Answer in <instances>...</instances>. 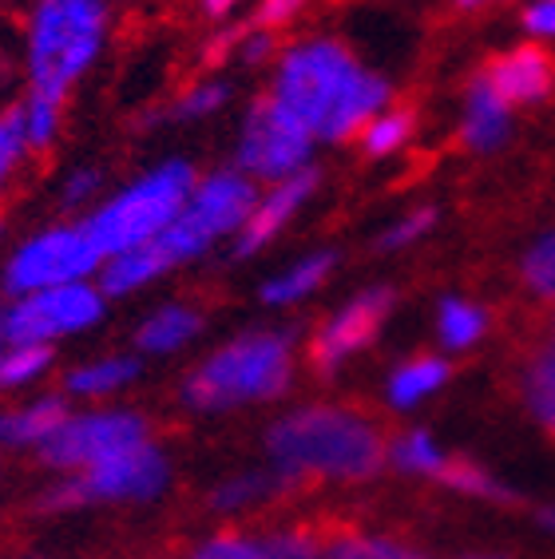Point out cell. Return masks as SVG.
I'll list each match as a JSON object with an SVG mask.
<instances>
[{"label": "cell", "mask_w": 555, "mask_h": 559, "mask_svg": "<svg viewBox=\"0 0 555 559\" xmlns=\"http://www.w3.org/2000/svg\"><path fill=\"white\" fill-rule=\"evenodd\" d=\"M267 96L286 111L318 147H342L381 108L393 104V80L369 68L353 44L330 33L298 36L278 48Z\"/></svg>", "instance_id": "6da1fadb"}, {"label": "cell", "mask_w": 555, "mask_h": 559, "mask_svg": "<svg viewBox=\"0 0 555 559\" xmlns=\"http://www.w3.org/2000/svg\"><path fill=\"white\" fill-rule=\"evenodd\" d=\"M389 432L345 401H302L262 432V468L286 488H362L385 473Z\"/></svg>", "instance_id": "7a4b0ae2"}, {"label": "cell", "mask_w": 555, "mask_h": 559, "mask_svg": "<svg viewBox=\"0 0 555 559\" xmlns=\"http://www.w3.org/2000/svg\"><path fill=\"white\" fill-rule=\"evenodd\" d=\"M302 373V337L286 325H250L211 345L179 377V405L194 417L262 409L286 401Z\"/></svg>", "instance_id": "3957f363"}, {"label": "cell", "mask_w": 555, "mask_h": 559, "mask_svg": "<svg viewBox=\"0 0 555 559\" xmlns=\"http://www.w3.org/2000/svg\"><path fill=\"white\" fill-rule=\"evenodd\" d=\"M116 40L111 0H24L16 72L28 96L68 104Z\"/></svg>", "instance_id": "277c9868"}, {"label": "cell", "mask_w": 555, "mask_h": 559, "mask_svg": "<svg viewBox=\"0 0 555 559\" xmlns=\"http://www.w3.org/2000/svg\"><path fill=\"white\" fill-rule=\"evenodd\" d=\"M194 179H199V167L191 159L167 155L111 187L80 223L104 259L151 247L179 218L187 194L194 191Z\"/></svg>", "instance_id": "5b68a950"}, {"label": "cell", "mask_w": 555, "mask_h": 559, "mask_svg": "<svg viewBox=\"0 0 555 559\" xmlns=\"http://www.w3.org/2000/svg\"><path fill=\"white\" fill-rule=\"evenodd\" d=\"M255 194L258 187L246 175H238L231 163L226 167H211V171H199L194 191L187 194L179 218L151 247L160 250V259L167 262L172 274L182 266L211 259L219 247L235 242L246 215H250V206H255Z\"/></svg>", "instance_id": "8992f818"}, {"label": "cell", "mask_w": 555, "mask_h": 559, "mask_svg": "<svg viewBox=\"0 0 555 559\" xmlns=\"http://www.w3.org/2000/svg\"><path fill=\"white\" fill-rule=\"evenodd\" d=\"M175 485V461L160 441L128 449L111 461L84 468L75 476H56V485L44 488L40 512L68 516L84 508H143L160 504Z\"/></svg>", "instance_id": "52a82bcc"}, {"label": "cell", "mask_w": 555, "mask_h": 559, "mask_svg": "<svg viewBox=\"0 0 555 559\" xmlns=\"http://www.w3.org/2000/svg\"><path fill=\"white\" fill-rule=\"evenodd\" d=\"M104 254L80 218H56L16 238L0 259V298L56 290L72 282H96Z\"/></svg>", "instance_id": "ba28073f"}, {"label": "cell", "mask_w": 555, "mask_h": 559, "mask_svg": "<svg viewBox=\"0 0 555 559\" xmlns=\"http://www.w3.org/2000/svg\"><path fill=\"white\" fill-rule=\"evenodd\" d=\"M147 441H155V425L135 405H72L36 461L52 476H75Z\"/></svg>", "instance_id": "9c48e42d"}, {"label": "cell", "mask_w": 555, "mask_h": 559, "mask_svg": "<svg viewBox=\"0 0 555 559\" xmlns=\"http://www.w3.org/2000/svg\"><path fill=\"white\" fill-rule=\"evenodd\" d=\"M393 313H397V290L389 282H374V286L353 290L350 298L338 301L314 325V334L302 345V366H310V373L321 377V381L342 377L357 357H365L381 342L385 325L393 322Z\"/></svg>", "instance_id": "30bf717a"}, {"label": "cell", "mask_w": 555, "mask_h": 559, "mask_svg": "<svg viewBox=\"0 0 555 559\" xmlns=\"http://www.w3.org/2000/svg\"><path fill=\"white\" fill-rule=\"evenodd\" d=\"M314 155H318V143L278 108L267 92H258L243 108L235 147H231V167L246 175L255 187L282 183V179L310 171V167H318Z\"/></svg>", "instance_id": "8fae6325"}, {"label": "cell", "mask_w": 555, "mask_h": 559, "mask_svg": "<svg viewBox=\"0 0 555 559\" xmlns=\"http://www.w3.org/2000/svg\"><path fill=\"white\" fill-rule=\"evenodd\" d=\"M107 310H111V298L99 290V282H72L56 290L4 298V325L12 342L60 349L64 342L96 334L107 322Z\"/></svg>", "instance_id": "7c38bea8"}, {"label": "cell", "mask_w": 555, "mask_h": 559, "mask_svg": "<svg viewBox=\"0 0 555 559\" xmlns=\"http://www.w3.org/2000/svg\"><path fill=\"white\" fill-rule=\"evenodd\" d=\"M318 191H321V171H318V167L294 175V179H282V183L258 187L255 206H250V215H246L243 230H238L235 242H231V259L246 262V259L267 254L278 238L298 223L302 211L318 199Z\"/></svg>", "instance_id": "4fadbf2b"}, {"label": "cell", "mask_w": 555, "mask_h": 559, "mask_svg": "<svg viewBox=\"0 0 555 559\" xmlns=\"http://www.w3.org/2000/svg\"><path fill=\"white\" fill-rule=\"evenodd\" d=\"M481 75L512 111L540 108L555 96V56L544 44H512V48L492 56L481 68Z\"/></svg>", "instance_id": "5bb4252c"}, {"label": "cell", "mask_w": 555, "mask_h": 559, "mask_svg": "<svg viewBox=\"0 0 555 559\" xmlns=\"http://www.w3.org/2000/svg\"><path fill=\"white\" fill-rule=\"evenodd\" d=\"M143 357L131 349H104V354H87L60 373V397L68 405H119L123 393L139 385L143 377Z\"/></svg>", "instance_id": "9a60e30c"}, {"label": "cell", "mask_w": 555, "mask_h": 559, "mask_svg": "<svg viewBox=\"0 0 555 559\" xmlns=\"http://www.w3.org/2000/svg\"><path fill=\"white\" fill-rule=\"evenodd\" d=\"M206 334V310L191 298L155 301L151 310L131 330V354L143 361H167V357L187 354L199 337Z\"/></svg>", "instance_id": "2e32d148"}, {"label": "cell", "mask_w": 555, "mask_h": 559, "mask_svg": "<svg viewBox=\"0 0 555 559\" xmlns=\"http://www.w3.org/2000/svg\"><path fill=\"white\" fill-rule=\"evenodd\" d=\"M457 143L460 151H469L476 159H488L496 151H504L512 143V131H516V111L504 104L492 84L484 80L481 72L469 75V84L460 92V104H457Z\"/></svg>", "instance_id": "e0dca14e"}, {"label": "cell", "mask_w": 555, "mask_h": 559, "mask_svg": "<svg viewBox=\"0 0 555 559\" xmlns=\"http://www.w3.org/2000/svg\"><path fill=\"white\" fill-rule=\"evenodd\" d=\"M449 381H452V361L445 354H437V349L409 354L389 366V373L381 381V401L389 413L409 417V413L433 405L449 389Z\"/></svg>", "instance_id": "ac0fdd59"}, {"label": "cell", "mask_w": 555, "mask_h": 559, "mask_svg": "<svg viewBox=\"0 0 555 559\" xmlns=\"http://www.w3.org/2000/svg\"><path fill=\"white\" fill-rule=\"evenodd\" d=\"M338 250L333 247H314L298 259H290L286 266L270 270L262 286H258V301L267 310H294V306H306L310 298H318L326 286L338 274Z\"/></svg>", "instance_id": "d6986e66"}, {"label": "cell", "mask_w": 555, "mask_h": 559, "mask_svg": "<svg viewBox=\"0 0 555 559\" xmlns=\"http://www.w3.org/2000/svg\"><path fill=\"white\" fill-rule=\"evenodd\" d=\"M68 405L56 389H40L0 409V452H40L68 417Z\"/></svg>", "instance_id": "ffe728a7"}, {"label": "cell", "mask_w": 555, "mask_h": 559, "mask_svg": "<svg viewBox=\"0 0 555 559\" xmlns=\"http://www.w3.org/2000/svg\"><path fill=\"white\" fill-rule=\"evenodd\" d=\"M235 99V84L223 72H206L191 84H182L167 104L147 108L139 116V128H187V123H206V119L223 116Z\"/></svg>", "instance_id": "44dd1931"}, {"label": "cell", "mask_w": 555, "mask_h": 559, "mask_svg": "<svg viewBox=\"0 0 555 559\" xmlns=\"http://www.w3.org/2000/svg\"><path fill=\"white\" fill-rule=\"evenodd\" d=\"M492 334V310L472 294H445L433 306V337H437V354L452 357L481 349Z\"/></svg>", "instance_id": "7402d4cb"}, {"label": "cell", "mask_w": 555, "mask_h": 559, "mask_svg": "<svg viewBox=\"0 0 555 559\" xmlns=\"http://www.w3.org/2000/svg\"><path fill=\"white\" fill-rule=\"evenodd\" d=\"M516 393L523 413L544 437L555 441V342H540L516 369Z\"/></svg>", "instance_id": "603a6c76"}, {"label": "cell", "mask_w": 555, "mask_h": 559, "mask_svg": "<svg viewBox=\"0 0 555 559\" xmlns=\"http://www.w3.org/2000/svg\"><path fill=\"white\" fill-rule=\"evenodd\" d=\"M449 461L452 449L440 444L428 429H401L385 444V468L397 476H409V480H425V485H437Z\"/></svg>", "instance_id": "cb8c5ba5"}, {"label": "cell", "mask_w": 555, "mask_h": 559, "mask_svg": "<svg viewBox=\"0 0 555 559\" xmlns=\"http://www.w3.org/2000/svg\"><path fill=\"white\" fill-rule=\"evenodd\" d=\"M278 492H282V485L258 464V468H238V473L214 480L211 492H206V508L219 520H243L262 512Z\"/></svg>", "instance_id": "d4e9b609"}, {"label": "cell", "mask_w": 555, "mask_h": 559, "mask_svg": "<svg viewBox=\"0 0 555 559\" xmlns=\"http://www.w3.org/2000/svg\"><path fill=\"white\" fill-rule=\"evenodd\" d=\"M163 278H172V270L160 259V250L139 247V250H128V254H116V259H104L96 282L111 301H123V298L147 294L151 286H160Z\"/></svg>", "instance_id": "484cf974"}, {"label": "cell", "mask_w": 555, "mask_h": 559, "mask_svg": "<svg viewBox=\"0 0 555 559\" xmlns=\"http://www.w3.org/2000/svg\"><path fill=\"white\" fill-rule=\"evenodd\" d=\"M416 128H421V119H416V111L409 108V104H389V108L377 111L369 123L362 128V135H357V147H362V155L369 163H389L397 159V155H405L409 147H413L416 140Z\"/></svg>", "instance_id": "4316f807"}, {"label": "cell", "mask_w": 555, "mask_h": 559, "mask_svg": "<svg viewBox=\"0 0 555 559\" xmlns=\"http://www.w3.org/2000/svg\"><path fill=\"white\" fill-rule=\"evenodd\" d=\"M437 485L452 496H464V500H476V504H492V508H512L520 500V492L504 476H496L481 461H472V456H460V452H452L449 468L440 473Z\"/></svg>", "instance_id": "83f0119b"}, {"label": "cell", "mask_w": 555, "mask_h": 559, "mask_svg": "<svg viewBox=\"0 0 555 559\" xmlns=\"http://www.w3.org/2000/svg\"><path fill=\"white\" fill-rule=\"evenodd\" d=\"M56 373V349L44 345H24L12 342L0 354V397H33L40 393L44 381Z\"/></svg>", "instance_id": "f1b7e54d"}, {"label": "cell", "mask_w": 555, "mask_h": 559, "mask_svg": "<svg viewBox=\"0 0 555 559\" xmlns=\"http://www.w3.org/2000/svg\"><path fill=\"white\" fill-rule=\"evenodd\" d=\"M321 559H440V556L405 536H389V532H338V536H326Z\"/></svg>", "instance_id": "f546056e"}, {"label": "cell", "mask_w": 555, "mask_h": 559, "mask_svg": "<svg viewBox=\"0 0 555 559\" xmlns=\"http://www.w3.org/2000/svg\"><path fill=\"white\" fill-rule=\"evenodd\" d=\"M516 282H520L523 298L535 306H555V226L532 235L523 242L520 259H516Z\"/></svg>", "instance_id": "4dcf8cb0"}, {"label": "cell", "mask_w": 555, "mask_h": 559, "mask_svg": "<svg viewBox=\"0 0 555 559\" xmlns=\"http://www.w3.org/2000/svg\"><path fill=\"white\" fill-rule=\"evenodd\" d=\"M437 226H440V206L437 203L405 206L401 215H393L381 230H377L374 247H377V254H405V250L421 247L425 238H433Z\"/></svg>", "instance_id": "1f68e13d"}, {"label": "cell", "mask_w": 555, "mask_h": 559, "mask_svg": "<svg viewBox=\"0 0 555 559\" xmlns=\"http://www.w3.org/2000/svg\"><path fill=\"white\" fill-rule=\"evenodd\" d=\"M104 194H107V175L96 163H72L56 179V206L64 211V218H84Z\"/></svg>", "instance_id": "d6a6232c"}, {"label": "cell", "mask_w": 555, "mask_h": 559, "mask_svg": "<svg viewBox=\"0 0 555 559\" xmlns=\"http://www.w3.org/2000/svg\"><path fill=\"white\" fill-rule=\"evenodd\" d=\"M179 559H274L262 532H243V527H219L211 536L194 539L191 548L179 551Z\"/></svg>", "instance_id": "836d02e7"}, {"label": "cell", "mask_w": 555, "mask_h": 559, "mask_svg": "<svg viewBox=\"0 0 555 559\" xmlns=\"http://www.w3.org/2000/svg\"><path fill=\"white\" fill-rule=\"evenodd\" d=\"M24 111V128H28V143H33V155H48L56 151V143L64 140V123H68V104H56V99L44 96H16Z\"/></svg>", "instance_id": "e575fe53"}, {"label": "cell", "mask_w": 555, "mask_h": 559, "mask_svg": "<svg viewBox=\"0 0 555 559\" xmlns=\"http://www.w3.org/2000/svg\"><path fill=\"white\" fill-rule=\"evenodd\" d=\"M33 143H28V128H24L21 99L0 104V167H9L12 175H21L33 163Z\"/></svg>", "instance_id": "d590c367"}, {"label": "cell", "mask_w": 555, "mask_h": 559, "mask_svg": "<svg viewBox=\"0 0 555 559\" xmlns=\"http://www.w3.org/2000/svg\"><path fill=\"white\" fill-rule=\"evenodd\" d=\"M262 536H267V548L274 559H321V551H326V536L306 524L270 527Z\"/></svg>", "instance_id": "8d00e7d4"}, {"label": "cell", "mask_w": 555, "mask_h": 559, "mask_svg": "<svg viewBox=\"0 0 555 559\" xmlns=\"http://www.w3.org/2000/svg\"><path fill=\"white\" fill-rule=\"evenodd\" d=\"M310 4L314 0H255V9H250L246 21L258 24V28H267V33H274V36H282V28L298 24Z\"/></svg>", "instance_id": "74e56055"}, {"label": "cell", "mask_w": 555, "mask_h": 559, "mask_svg": "<svg viewBox=\"0 0 555 559\" xmlns=\"http://www.w3.org/2000/svg\"><path fill=\"white\" fill-rule=\"evenodd\" d=\"M520 33L528 44L555 40V0H523L520 4Z\"/></svg>", "instance_id": "f35d334b"}, {"label": "cell", "mask_w": 555, "mask_h": 559, "mask_svg": "<svg viewBox=\"0 0 555 559\" xmlns=\"http://www.w3.org/2000/svg\"><path fill=\"white\" fill-rule=\"evenodd\" d=\"M199 4V16H203L206 24H214V28H223V24H231L238 16V12L250 4V0H194Z\"/></svg>", "instance_id": "ab89813d"}, {"label": "cell", "mask_w": 555, "mask_h": 559, "mask_svg": "<svg viewBox=\"0 0 555 559\" xmlns=\"http://www.w3.org/2000/svg\"><path fill=\"white\" fill-rule=\"evenodd\" d=\"M532 524L540 527L547 539H555V500H544V504L532 508Z\"/></svg>", "instance_id": "60d3db41"}, {"label": "cell", "mask_w": 555, "mask_h": 559, "mask_svg": "<svg viewBox=\"0 0 555 559\" xmlns=\"http://www.w3.org/2000/svg\"><path fill=\"white\" fill-rule=\"evenodd\" d=\"M508 0H452V9L460 12H484V9H500Z\"/></svg>", "instance_id": "b9f144b4"}, {"label": "cell", "mask_w": 555, "mask_h": 559, "mask_svg": "<svg viewBox=\"0 0 555 559\" xmlns=\"http://www.w3.org/2000/svg\"><path fill=\"white\" fill-rule=\"evenodd\" d=\"M12 183H16V175H12L9 167H0V203L12 194Z\"/></svg>", "instance_id": "7bdbcfd3"}, {"label": "cell", "mask_w": 555, "mask_h": 559, "mask_svg": "<svg viewBox=\"0 0 555 559\" xmlns=\"http://www.w3.org/2000/svg\"><path fill=\"white\" fill-rule=\"evenodd\" d=\"M460 559H508L504 551H492V548H476V551H464Z\"/></svg>", "instance_id": "ee69618b"}, {"label": "cell", "mask_w": 555, "mask_h": 559, "mask_svg": "<svg viewBox=\"0 0 555 559\" xmlns=\"http://www.w3.org/2000/svg\"><path fill=\"white\" fill-rule=\"evenodd\" d=\"M12 345V337H9V325H4V298H0V354Z\"/></svg>", "instance_id": "f6af8a7d"}, {"label": "cell", "mask_w": 555, "mask_h": 559, "mask_svg": "<svg viewBox=\"0 0 555 559\" xmlns=\"http://www.w3.org/2000/svg\"><path fill=\"white\" fill-rule=\"evenodd\" d=\"M547 342H555V306H552V313H547Z\"/></svg>", "instance_id": "bcb514c9"}, {"label": "cell", "mask_w": 555, "mask_h": 559, "mask_svg": "<svg viewBox=\"0 0 555 559\" xmlns=\"http://www.w3.org/2000/svg\"><path fill=\"white\" fill-rule=\"evenodd\" d=\"M0 242H4V223H0Z\"/></svg>", "instance_id": "7dc6e473"}, {"label": "cell", "mask_w": 555, "mask_h": 559, "mask_svg": "<svg viewBox=\"0 0 555 559\" xmlns=\"http://www.w3.org/2000/svg\"><path fill=\"white\" fill-rule=\"evenodd\" d=\"M0 60H4V44H0Z\"/></svg>", "instance_id": "c3c4849f"}]
</instances>
